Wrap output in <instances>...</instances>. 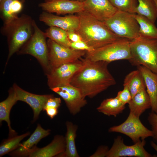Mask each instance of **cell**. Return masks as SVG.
<instances>
[{
  "label": "cell",
  "mask_w": 157,
  "mask_h": 157,
  "mask_svg": "<svg viewBox=\"0 0 157 157\" xmlns=\"http://www.w3.org/2000/svg\"><path fill=\"white\" fill-rule=\"evenodd\" d=\"M81 59L83 65L73 76L70 84L78 89L84 97L92 98L116 84L108 69L109 63Z\"/></svg>",
  "instance_id": "6da1fadb"
},
{
  "label": "cell",
  "mask_w": 157,
  "mask_h": 157,
  "mask_svg": "<svg viewBox=\"0 0 157 157\" xmlns=\"http://www.w3.org/2000/svg\"><path fill=\"white\" fill-rule=\"evenodd\" d=\"M80 22L76 32L83 41L95 49L122 38L113 33L104 22L96 19L84 10L77 13Z\"/></svg>",
  "instance_id": "7a4b0ae2"
},
{
  "label": "cell",
  "mask_w": 157,
  "mask_h": 157,
  "mask_svg": "<svg viewBox=\"0 0 157 157\" xmlns=\"http://www.w3.org/2000/svg\"><path fill=\"white\" fill-rule=\"evenodd\" d=\"M33 21L29 16L23 14L8 24L3 25L1 33L7 37L8 46L7 61L19 50L32 35Z\"/></svg>",
  "instance_id": "3957f363"
},
{
  "label": "cell",
  "mask_w": 157,
  "mask_h": 157,
  "mask_svg": "<svg viewBox=\"0 0 157 157\" xmlns=\"http://www.w3.org/2000/svg\"><path fill=\"white\" fill-rule=\"evenodd\" d=\"M131 58L133 66H143L157 74V39L140 37L130 42Z\"/></svg>",
  "instance_id": "277c9868"
},
{
  "label": "cell",
  "mask_w": 157,
  "mask_h": 157,
  "mask_svg": "<svg viewBox=\"0 0 157 157\" xmlns=\"http://www.w3.org/2000/svg\"><path fill=\"white\" fill-rule=\"evenodd\" d=\"M131 41L122 38L112 43L87 51L85 58L92 61H103L110 63L116 60H126L131 58Z\"/></svg>",
  "instance_id": "5b68a950"
},
{
  "label": "cell",
  "mask_w": 157,
  "mask_h": 157,
  "mask_svg": "<svg viewBox=\"0 0 157 157\" xmlns=\"http://www.w3.org/2000/svg\"><path fill=\"white\" fill-rule=\"evenodd\" d=\"M117 36L131 41L139 37V24L133 14L118 10L104 22Z\"/></svg>",
  "instance_id": "8992f818"
},
{
  "label": "cell",
  "mask_w": 157,
  "mask_h": 157,
  "mask_svg": "<svg viewBox=\"0 0 157 157\" xmlns=\"http://www.w3.org/2000/svg\"><path fill=\"white\" fill-rule=\"evenodd\" d=\"M33 26L34 31L32 35L21 48L19 53L35 57L47 72L49 69L47 37L45 32L39 28L34 20Z\"/></svg>",
  "instance_id": "52a82bcc"
},
{
  "label": "cell",
  "mask_w": 157,
  "mask_h": 157,
  "mask_svg": "<svg viewBox=\"0 0 157 157\" xmlns=\"http://www.w3.org/2000/svg\"><path fill=\"white\" fill-rule=\"evenodd\" d=\"M47 42L49 69L63 64L75 62L84 56L87 52L65 47L49 39Z\"/></svg>",
  "instance_id": "ba28073f"
},
{
  "label": "cell",
  "mask_w": 157,
  "mask_h": 157,
  "mask_svg": "<svg viewBox=\"0 0 157 157\" xmlns=\"http://www.w3.org/2000/svg\"><path fill=\"white\" fill-rule=\"evenodd\" d=\"M109 132L124 134L129 137L134 143L149 137H152V131L148 129L141 122L139 118L130 112L126 120L121 124L113 126L108 129Z\"/></svg>",
  "instance_id": "9c48e42d"
},
{
  "label": "cell",
  "mask_w": 157,
  "mask_h": 157,
  "mask_svg": "<svg viewBox=\"0 0 157 157\" xmlns=\"http://www.w3.org/2000/svg\"><path fill=\"white\" fill-rule=\"evenodd\" d=\"M80 59L76 61L63 64L51 68L47 72L48 85L51 89L70 84L74 74L82 66Z\"/></svg>",
  "instance_id": "30bf717a"
},
{
  "label": "cell",
  "mask_w": 157,
  "mask_h": 157,
  "mask_svg": "<svg viewBox=\"0 0 157 157\" xmlns=\"http://www.w3.org/2000/svg\"><path fill=\"white\" fill-rule=\"evenodd\" d=\"M145 144V140H142L133 145H127L124 144L122 137L118 136L114 139L106 157H153L145 150L144 146Z\"/></svg>",
  "instance_id": "8fae6325"
},
{
  "label": "cell",
  "mask_w": 157,
  "mask_h": 157,
  "mask_svg": "<svg viewBox=\"0 0 157 157\" xmlns=\"http://www.w3.org/2000/svg\"><path fill=\"white\" fill-rule=\"evenodd\" d=\"M51 90L63 98L69 112L73 115L80 112L87 104L85 98L83 96L80 90L70 84Z\"/></svg>",
  "instance_id": "7c38bea8"
},
{
  "label": "cell",
  "mask_w": 157,
  "mask_h": 157,
  "mask_svg": "<svg viewBox=\"0 0 157 157\" xmlns=\"http://www.w3.org/2000/svg\"><path fill=\"white\" fill-rule=\"evenodd\" d=\"M83 2L71 0H53L39 4L44 11L58 15L78 13L83 10Z\"/></svg>",
  "instance_id": "4fadbf2b"
},
{
  "label": "cell",
  "mask_w": 157,
  "mask_h": 157,
  "mask_svg": "<svg viewBox=\"0 0 157 157\" xmlns=\"http://www.w3.org/2000/svg\"><path fill=\"white\" fill-rule=\"evenodd\" d=\"M13 87L18 101L26 103L32 108L33 113V122L38 119L48 100L54 96L53 94L38 95L31 93L24 90L15 84L13 85Z\"/></svg>",
  "instance_id": "5bb4252c"
},
{
  "label": "cell",
  "mask_w": 157,
  "mask_h": 157,
  "mask_svg": "<svg viewBox=\"0 0 157 157\" xmlns=\"http://www.w3.org/2000/svg\"><path fill=\"white\" fill-rule=\"evenodd\" d=\"M39 19L49 27H59L67 31H76L80 22L79 17L77 15L69 14L60 16L44 11L40 14Z\"/></svg>",
  "instance_id": "9a60e30c"
},
{
  "label": "cell",
  "mask_w": 157,
  "mask_h": 157,
  "mask_svg": "<svg viewBox=\"0 0 157 157\" xmlns=\"http://www.w3.org/2000/svg\"><path fill=\"white\" fill-rule=\"evenodd\" d=\"M83 2V10L102 22L118 10L109 0H85Z\"/></svg>",
  "instance_id": "2e32d148"
},
{
  "label": "cell",
  "mask_w": 157,
  "mask_h": 157,
  "mask_svg": "<svg viewBox=\"0 0 157 157\" xmlns=\"http://www.w3.org/2000/svg\"><path fill=\"white\" fill-rule=\"evenodd\" d=\"M66 142L65 137L61 135L55 136L51 143L41 148H33L28 153L29 157H58L65 151Z\"/></svg>",
  "instance_id": "e0dca14e"
},
{
  "label": "cell",
  "mask_w": 157,
  "mask_h": 157,
  "mask_svg": "<svg viewBox=\"0 0 157 157\" xmlns=\"http://www.w3.org/2000/svg\"><path fill=\"white\" fill-rule=\"evenodd\" d=\"M50 129L45 130L40 124H38L34 132L26 141L20 143L15 150L10 153V155L13 157H25L28 155L32 149L43 138L50 133Z\"/></svg>",
  "instance_id": "ac0fdd59"
},
{
  "label": "cell",
  "mask_w": 157,
  "mask_h": 157,
  "mask_svg": "<svg viewBox=\"0 0 157 157\" xmlns=\"http://www.w3.org/2000/svg\"><path fill=\"white\" fill-rule=\"evenodd\" d=\"M137 67L144 79L151 101V111L157 114V74L142 65Z\"/></svg>",
  "instance_id": "d6986e66"
},
{
  "label": "cell",
  "mask_w": 157,
  "mask_h": 157,
  "mask_svg": "<svg viewBox=\"0 0 157 157\" xmlns=\"http://www.w3.org/2000/svg\"><path fill=\"white\" fill-rule=\"evenodd\" d=\"M7 98L0 103V122L3 121L6 122L9 129L8 138L17 135V133L11 127L10 114L11 109L15 104L17 99L16 94L13 88H10L8 91Z\"/></svg>",
  "instance_id": "ffe728a7"
},
{
  "label": "cell",
  "mask_w": 157,
  "mask_h": 157,
  "mask_svg": "<svg viewBox=\"0 0 157 157\" xmlns=\"http://www.w3.org/2000/svg\"><path fill=\"white\" fill-rule=\"evenodd\" d=\"M128 104L130 112L138 118L146 110L151 108L150 99L145 89L136 94Z\"/></svg>",
  "instance_id": "44dd1931"
},
{
  "label": "cell",
  "mask_w": 157,
  "mask_h": 157,
  "mask_svg": "<svg viewBox=\"0 0 157 157\" xmlns=\"http://www.w3.org/2000/svg\"><path fill=\"white\" fill-rule=\"evenodd\" d=\"M67 132L65 137L66 148L65 151L59 155V157H79L75 144L76 131L78 126L69 121L65 123Z\"/></svg>",
  "instance_id": "7402d4cb"
},
{
  "label": "cell",
  "mask_w": 157,
  "mask_h": 157,
  "mask_svg": "<svg viewBox=\"0 0 157 157\" xmlns=\"http://www.w3.org/2000/svg\"><path fill=\"white\" fill-rule=\"evenodd\" d=\"M125 105L116 97L107 98L102 101L97 110L106 115L116 117L122 112Z\"/></svg>",
  "instance_id": "603a6c76"
},
{
  "label": "cell",
  "mask_w": 157,
  "mask_h": 157,
  "mask_svg": "<svg viewBox=\"0 0 157 157\" xmlns=\"http://www.w3.org/2000/svg\"><path fill=\"white\" fill-rule=\"evenodd\" d=\"M123 85L128 88L132 98L140 90L146 88L144 78L138 69L131 71L126 76Z\"/></svg>",
  "instance_id": "cb8c5ba5"
},
{
  "label": "cell",
  "mask_w": 157,
  "mask_h": 157,
  "mask_svg": "<svg viewBox=\"0 0 157 157\" xmlns=\"http://www.w3.org/2000/svg\"><path fill=\"white\" fill-rule=\"evenodd\" d=\"M133 15L139 25V37L157 39V28L154 23L143 16L136 14H133Z\"/></svg>",
  "instance_id": "d4e9b609"
},
{
  "label": "cell",
  "mask_w": 157,
  "mask_h": 157,
  "mask_svg": "<svg viewBox=\"0 0 157 157\" xmlns=\"http://www.w3.org/2000/svg\"><path fill=\"white\" fill-rule=\"evenodd\" d=\"M138 4L134 13L144 16L154 23L157 19V10L153 0H138Z\"/></svg>",
  "instance_id": "484cf974"
},
{
  "label": "cell",
  "mask_w": 157,
  "mask_h": 157,
  "mask_svg": "<svg viewBox=\"0 0 157 157\" xmlns=\"http://www.w3.org/2000/svg\"><path fill=\"white\" fill-rule=\"evenodd\" d=\"M45 33L48 39L62 46L71 48V42L66 31L59 27L51 26L46 29Z\"/></svg>",
  "instance_id": "4316f807"
},
{
  "label": "cell",
  "mask_w": 157,
  "mask_h": 157,
  "mask_svg": "<svg viewBox=\"0 0 157 157\" xmlns=\"http://www.w3.org/2000/svg\"><path fill=\"white\" fill-rule=\"evenodd\" d=\"M30 134L27 132L20 135H16L4 140L0 146V157L10 153L16 149L19 146L20 142Z\"/></svg>",
  "instance_id": "83f0119b"
},
{
  "label": "cell",
  "mask_w": 157,
  "mask_h": 157,
  "mask_svg": "<svg viewBox=\"0 0 157 157\" xmlns=\"http://www.w3.org/2000/svg\"><path fill=\"white\" fill-rule=\"evenodd\" d=\"M109 0L118 10L132 14L138 4V0Z\"/></svg>",
  "instance_id": "f1b7e54d"
},
{
  "label": "cell",
  "mask_w": 157,
  "mask_h": 157,
  "mask_svg": "<svg viewBox=\"0 0 157 157\" xmlns=\"http://www.w3.org/2000/svg\"><path fill=\"white\" fill-rule=\"evenodd\" d=\"M13 0H3L0 2V16L3 24H8L18 17L13 15L9 8V5Z\"/></svg>",
  "instance_id": "f546056e"
},
{
  "label": "cell",
  "mask_w": 157,
  "mask_h": 157,
  "mask_svg": "<svg viewBox=\"0 0 157 157\" xmlns=\"http://www.w3.org/2000/svg\"><path fill=\"white\" fill-rule=\"evenodd\" d=\"M147 120L151 126L152 137L157 143V114L151 111L149 113Z\"/></svg>",
  "instance_id": "4dcf8cb0"
},
{
  "label": "cell",
  "mask_w": 157,
  "mask_h": 157,
  "mask_svg": "<svg viewBox=\"0 0 157 157\" xmlns=\"http://www.w3.org/2000/svg\"><path fill=\"white\" fill-rule=\"evenodd\" d=\"M123 86V90L118 92L116 97L122 103L125 105L129 103L131 100L132 97L131 93L128 88L126 86Z\"/></svg>",
  "instance_id": "1f68e13d"
},
{
  "label": "cell",
  "mask_w": 157,
  "mask_h": 157,
  "mask_svg": "<svg viewBox=\"0 0 157 157\" xmlns=\"http://www.w3.org/2000/svg\"><path fill=\"white\" fill-rule=\"evenodd\" d=\"M71 48L75 50L85 51L90 52L94 51L95 49L88 46L84 41H81L76 42H71Z\"/></svg>",
  "instance_id": "d6a6232c"
},
{
  "label": "cell",
  "mask_w": 157,
  "mask_h": 157,
  "mask_svg": "<svg viewBox=\"0 0 157 157\" xmlns=\"http://www.w3.org/2000/svg\"><path fill=\"white\" fill-rule=\"evenodd\" d=\"M23 3L20 0H13L9 5L10 10L12 13L16 16L22 10Z\"/></svg>",
  "instance_id": "836d02e7"
},
{
  "label": "cell",
  "mask_w": 157,
  "mask_h": 157,
  "mask_svg": "<svg viewBox=\"0 0 157 157\" xmlns=\"http://www.w3.org/2000/svg\"><path fill=\"white\" fill-rule=\"evenodd\" d=\"M61 100L60 97H54V96L50 98L45 103L43 110L48 108L51 107L58 108L60 107Z\"/></svg>",
  "instance_id": "e575fe53"
},
{
  "label": "cell",
  "mask_w": 157,
  "mask_h": 157,
  "mask_svg": "<svg viewBox=\"0 0 157 157\" xmlns=\"http://www.w3.org/2000/svg\"><path fill=\"white\" fill-rule=\"evenodd\" d=\"M109 149L108 147L105 145L99 146L95 152L90 157H106Z\"/></svg>",
  "instance_id": "d590c367"
},
{
  "label": "cell",
  "mask_w": 157,
  "mask_h": 157,
  "mask_svg": "<svg viewBox=\"0 0 157 157\" xmlns=\"http://www.w3.org/2000/svg\"><path fill=\"white\" fill-rule=\"evenodd\" d=\"M69 39L71 42H76L82 40L80 35L76 31H67Z\"/></svg>",
  "instance_id": "8d00e7d4"
},
{
  "label": "cell",
  "mask_w": 157,
  "mask_h": 157,
  "mask_svg": "<svg viewBox=\"0 0 157 157\" xmlns=\"http://www.w3.org/2000/svg\"><path fill=\"white\" fill-rule=\"evenodd\" d=\"M45 110L46 111L47 115L51 119H53L58 113V108L49 107L46 108Z\"/></svg>",
  "instance_id": "74e56055"
},
{
  "label": "cell",
  "mask_w": 157,
  "mask_h": 157,
  "mask_svg": "<svg viewBox=\"0 0 157 157\" xmlns=\"http://www.w3.org/2000/svg\"><path fill=\"white\" fill-rule=\"evenodd\" d=\"M151 145L152 147L157 152V145L153 141L151 142Z\"/></svg>",
  "instance_id": "f35d334b"
},
{
  "label": "cell",
  "mask_w": 157,
  "mask_h": 157,
  "mask_svg": "<svg viewBox=\"0 0 157 157\" xmlns=\"http://www.w3.org/2000/svg\"><path fill=\"white\" fill-rule=\"evenodd\" d=\"M153 1L155 4L157 10V0H153Z\"/></svg>",
  "instance_id": "ab89813d"
},
{
  "label": "cell",
  "mask_w": 157,
  "mask_h": 157,
  "mask_svg": "<svg viewBox=\"0 0 157 157\" xmlns=\"http://www.w3.org/2000/svg\"><path fill=\"white\" fill-rule=\"evenodd\" d=\"M44 0V2H47L51 1L53 0Z\"/></svg>",
  "instance_id": "60d3db41"
},
{
  "label": "cell",
  "mask_w": 157,
  "mask_h": 157,
  "mask_svg": "<svg viewBox=\"0 0 157 157\" xmlns=\"http://www.w3.org/2000/svg\"><path fill=\"white\" fill-rule=\"evenodd\" d=\"M76 1H79L81 2H84L85 0H76Z\"/></svg>",
  "instance_id": "b9f144b4"
},
{
  "label": "cell",
  "mask_w": 157,
  "mask_h": 157,
  "mask_svg": "<svg viewBox=\"0 0 157 157\" xmlns=\"http://www.w3.org/2000/svg\"><path fill=\"white\" fill-rule=\"evenodd\" d=\"M23 3H24L26 0H20Z\"/></svg>",
  "instance_id": "7bdbcfd3"
},
{
  "label": "cell",
  "mask_w": 157,
  "mask_h": 157,
  "mask_svg": "<svg viewBox=\"0 0 157 157\" xmlns=\"http://www.w3.org/2000/svg\"><path fill=\"white\" fill-rule=\"evenodd\" d=\"M3 0H0V2H1Z\"/></svg>",
  "instance_id": "ee69618b"
},
{
  "label": "cell",
  "mask_w": 157,
  "mask_h": 157,
  "mask_svg": "<svg viewBox=\"0 0 157 157\" xmlns=\"http://www.w3.org/2000/svg\"><path fill=\"white\" fill-rule=\"evenodd\" d=\"M72 0V1H76V0Z\"/></svg>",
  "instance_id": "f6af8a7d"
}]
</instances>
